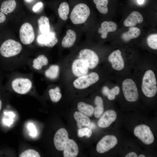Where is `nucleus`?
<instances>
[{
	"mask_svg": "<svg viewBox=\"0 0 157 157\" xmlns=\"http://www.w3.org/2000/svg\"><path fill=\"white\" fill-rule=\"evenodd\" d=\"M157 81L155 75L151 70L147 71L142 80V90L144 95L148 97H154L157 92Z\"/></svg>",
	"mask_w": 157,
	"mask_h": 157,
	"instance_id": "nucleus-1",
	"label": "nucleus"
},
{
	"mask_svg": "<svg viewBox=\"0 0 157 157\" xmlns=\"http://www.w3.org/2000/svg\"><path fill=\"white\" fill-rule=\"evenodd\" d=\"M90 13V8L86 4L80 3L72 9L70 14V19L74 24H82L86 22Z\"/></svg>",
	"mask_w": 157,
	"mask_h": 157,
	"instance_id": "nucleus-2",
	"label": "nucleus"
},
{
	"mask_svg": "<svg viewBox=\"0 0 157 157\" xmlns=\"http://www.w3.org/2000/svg\"><path fill=\"white\" fill-rule=\"evenodd\" d=\"M22 49V46L19 42L9 39L2 44L0 47V53L4 57L10 58L18 54Z\"/></svg>",
	"mask_w": 157,
	"mask_h": 157,
	"instance_id": "nucleus-3",
	"label": "nucleus"
},
{
	"mask_svg": "<svg viewBox=\"0 0 157 157\" xmlns=\"http://www.w3.org/2000/svg\"><path fill=\"white\" fill-rule=\"evenodd\" d=\"M11 86L13 90L20 94H25L31 89L33 83L31 80L27 77H17L12 81Z\"/></svg>",
	"mask_w": 157,
	"mask_h": 157,
	"instance_id": "nucleus-4",
	"label": "nucleus"
},
{
	"mask_svg": "<svg viewBox=\"0 0 157 157\" xmlns=\"http://www.w3.org/2000/svg\"><path fill=\"white\" fill-rule=\"evenodd\" d=\"M99 78L97 73L92 72L78 77L73 82L74 87L77 89L86 88L97 82Z\"/></svg>",
	"mask_w": 157,
	"mask_h": 157,
	"instance_id": "nucleus-5",
	"label": "nucleus"
},
{
	"mask_svg": "<svg viewBox=\"0 0 157 157\" xmlns=\"http://www.w3.org/2000/svg\"><path fill=\"white\" fill-rule=\"evenodd\" d=\"M122 88L124 96L127 101L134 102L138 100L139 94L137 87L131 79L124 80L122 83Z\"/></svg>",
	"mask_w": 157,
	"mask_h": 157,
	"instance_id": "nucleus-6",
	"label": "nucleus"
},
{
	"mask_svg": "<svg viewBox=\"0 0 157 157\" xmlns=\"http://www.w3.org/2000/svg\"><path fill=\"white\" fill-rule=\"evenodd\" d=\"M134 133L145 144H151L154 141L153 134L150 127L146 125L141 124L136 126L134 129Z\"/></svg>",
	"mask_w": 157,
	"mask_h": 157,
	"instance_id": "nucleus-7",
	"label": "nucleus"
},
{
	"mask_svg": "<svg viewBox=\"0 0 157 157\" xmlns=\"http://www.w3.org/2000/svg\"><path fill=\"white\" fill-rule=\"evenodd\" d=\"M77 57L84 60L88 64L89 69H94L98 64L99 59L97 53L92 50L88 48L81 50Z\"/></svg>",
	"mask_w": 157,
	"mask_h": 157,
	"instance_id": "nucleus-8",
	"label": "nucleus"
},
{
	"mask_svg": "<svg viewBox=\"0 0 157 157\" xmlns=\"http://www.w3.org/2000/svg\"><path fill=\"white\" fill-rule=\"evenodd\" d=\"M19 37L21 42L25 45L30 44L33 41L35 33L31 24L26 22L22 25L19 30Z\"/></svg>",
	"mask_w": 157,
	"mask_h": 157,
	"instance_id": "nucleus-9",
	"label": "nucleus"
},
{
	"mask_svg": "<svg viewBox=\"0 0 157 157\" xmlns=\"http://www.w3.org/2000/svg\"><path fill=\"white\" fill-rule=\"evenodd\" d=\"M71 69L73 74L78 77L88 74L89 69L84 60L77 56L72 62Z\"/></svg>",
	"mask_w": 157,
	"mask_h": 157,
	"instance_id": "nucleus-10",
	"label": "nucleus"
},
{
	"mask_svg": "<svg viewBox=\"0 0 157 157\" xmlns=\"http://www.w3.org/2000/svg\"><path fill=\"white\" fill-rule=\"evenodd\" d=\"M117 143V140L116 137L113 135H106L97 143L96 150L98 153H103L114 147Z\"/></svg>",
	"mask_w": 157,
	"mask_h": 157,
	"instance_id": "nucleus-11",
	"label": "nucleus"
},
{
	"mask_svg": "<svg viewBox=\"0 0 157 157\" xmlns=\"http://www.w3.org/2000/svg\"><path fill=\"white\" fill-rule=\"evenodd\" d=\"M68 139V133L66 129L62 128L58 130L53 138L54 144L56 149L63 151Z\"/></svg>",
	"mask_w": 157,
	"mask_h": 157,
	"instance_id": "nucleus-12",
	"label": "nucleus"
},
{
	"mask_svg": "<svg viewBox=\"0 0 157 157\" xmlns=\"http://www.w3.org/2000/svg\"><path fill=\"white\" fill-rule=\"evenodd\" d=\"M38 43L40 45L52 48L57 43L58 40L53 32H50L46 34H41L37 38Z\"/></svg>",
	"mask_w": 157,
	"mask_h": 157,
	"instance_id": "nucleus-13",
	"label": "nucleus"
},
{
	"mask_svg": "<svg viewBox=\"0 0 157 157\" xmlns=\"http://www.w3.org/2000/svg\"><path fill=\"white\" fill-rule=\"evenodd\" d=\"M108 60L111 64L113 68L115 70H121L124 67V62L119 50L112 53L108 57Z\"/></svg>",
	"mask_w": 157,
	"mask_h": 157,
	"instance_id": "nucleus-14",
	"label": "nucleus"
},
{
	"mask_svg": "<svg viewBox=\"0 0 157 157\" xmlns=\"http://www.w3.org/2000/svg\"><path fill=\"white\" fill-rule=\"evenodd\" d=\"M117 116V113L114 110H107L102 115L99 120L98 122V126L102 128L108 127L115 121Z\"/></svg>",
	"mask_w": 157,
	"mask_h": 157,
	"instance_id": "nucleus-15",
	"label": "nucleus"
},
{
	"mask_svg": "<svg viewBox=\"0 0 157 157\" xmlns=\"http://www.w3.org/2000/svg\"><path fill=\"white\" fill-rule=\"evenodd\" d=\"M64 157H75L78 152V146L73 140L68 139L63 149Z\"/></svg>",
	"mask_w": 157,
	"mask_h": 157,
	"instance_id": "nucleus-16",
	"label": "nucleus"
},
{
	"mask_svg": "<svg viewBox=\"0 0 157 157\" xmlns=\"http://www.w3.org/2000/svg\"><path fill=\"white\" fill-rule=\"evenodd\" d=\"M117 28L116 24L112 21H105L102 22L98 30V32L101 35V38L105 39L107 36L108 33L113 32Z\"/></svg>",
	"mask_w": 157,
	"mask_h": 157,
	"instance_id": "nucleus-17",
	"label": "nucleus"
},
{
	"mask_svg": "<svg viewBox=\"0 0 157 157\" xmlns=\"http://www.w3.org/2000/svg\"><path fill=\"white\" fill-rule=\"evenodd\" d=\"M143 18L140 13L137 11L131 12L124 22V25L126 27H133L137 24L141 23Z\"/></svg>",
	"mask_w": 157,
	"mask_h": 157,
	"instance_id": "nucleus-18",
	"label": "nucleus"
},
{
	"mask_svg": "<svg viewBox=\"0 0 157 157\" xmlns=\"http://www.w3.org/2000/svg\"><path fill=\"white\" fill-rule=\"evenodd\" d=\"M76 38V34L75 31L72 29H68L62 40L61 45L65 48H70L74 45Z\"/></svg>",
	"mask_w": 157,
	"mask_h": 157,
	"instance_id": "nucleus-19",
	"label": "nucleus"
},
{
	"mask_svg": "<svg viewBox=\"0 0 157 157\" xmlns=\"http://www.w3.org/2000/svg\"><path fill=\"white\" fill-rule=\"evenodd\" d=\"M141 31L138 28L131 27L129 30L123 33L122 36V39L125 42H128L132 39L138 37L140 35Z\"/></svg>",
	"mask_w": 157,
	"mask_h": 157,
	"instance_id": "nucleus-20",
	"label": "nucleus"
},
{
	"mask_svg": "<svg viewBox=\"0 0 157 157\" xmlns=\"http://www.w3.org/2000/svg\"><path fill=\"white\" fill-rule=\"evenodd\" d=\"M74 117L76 121L77 126L79 129L81 128L83 126H88L90 124L89 118L79 112H75Z\"/></svg>",
	"mask_w": 157,
	"mask_h": 157,
	"instance_id": "nucleus-21",
	"label": "nucleus"
},
{
	"mask_svg": "<svg viewBox=\"0 0 157 157\" xmlns=\"http://www.w3.org/2000/svg\"><path fill=\"white\" fill-rule=\"evenodd\" d=\"M48 63L49 60L47 57L44 55L41 54L33 60L32 66L36 70H40L44 66L47 65Z\"/></svg>",
	"mask_w": 157,
	"mask_h": 157,
	"instance_id": "nucleus-22",
	"label": "nucleus"
},
{
	"mask_svg": "<svg viewBox=\"0 0 157 157\" xmlns=\"http://www.w3.org/2000/svg\"><path fill=\"white\" fill-rule=\"evenodd\" d=\"M38 24L39 28L42 34H46L50 32L49 21L47 17L41 16L38 20Z\"/></svg>",
	"mask_w": 157,
	"mask_h": 157,
	"instance_id": "nucleus-23",
	"label": "nucleus"
},
{
	"mask_svg": "<svg viewBox=\"0 0 157 157\" xmlns=\"http://www.w3.org/2000/svg\"><path fill=\"white\" fill-rule=\"evenodd\" d=\"M60 69V67L58 65H52L45 71V76L47 78L50 79H55L58 76Z\"/></svg>",
	"mask_w": 157,
	"mask_h": 157,
	"instance_id": "nucleus-24",
	"label": "nucleus"
},
{
	"mask_svg": "<svg viewBox=\"0 0 157 157\" xmlns=\"http://www.w3.org/2000/svg\"><path fill=\"white\" fill-rule=\"evenodd\" d=\"M16 6V3L15 0H8L4 1L2 3L1 11L6 15L13 12Z\"/></svg>",
	"mask_w": 157,
	"mask_h": 157,
	"instance_id": "nucleus-25",
	"label": "nucleus"
},
{
	"mask_svg": "<svg viewBox=\"0 0 157 157\" xmlns=\"http://www.w3.org/2000/svg\"><path fill=\"white\" fill-rule=\"evenodd\" d=\"M77 108L79 112L87 116L90 117L93 113V107L90 104L83 102L78 103Z\"/></svg>",
	"mask_w": 157,
	"mask_h": 157,
	"instance_id": "nucleus-26",
	"label": "nucleus"
},
{
	"mask_svg": "<svg viewBox=\"0 0 157 157\" xmlns=\"http://www.w3.org/2000/svg\"><path fill=\"white\" fill-rule=\"evenodd\" d=\"M103 94L107 97L108 99L110 100L115 99V95H118L119 92V88L118 86H115L111 89H110L106 86L103 87L102 89Z\"/></svg>",
	"mask_w": 157,
	"mask_h": 157,
	"instance_id": "nucleus-27",
	"label": "nucleus"
},
{
	"mask_svg": "<svg viewBox=\"0 0 157 157\" xmlns=\"http://www.w3.org/2000/svg\"><path fill=\"white\" fill-rule=\"evenodd\" d=\"M94 103L96 106L94 109L93 113L96 118H99L104 110L103 99L100 97L97 96L94 99Z\"/></svg>",
	"mask_w": 157,
	"mask_h": 157,
	"instance_id": "nucleus-28",
	"label": "nucleus"
},
{
	"mask_svg": "<svg viewBox=\"0 0 157 157\" xmlns=\"http://www.w3.org/2000/svg\"><path fill=\"white\" fill-rule=\"evenodd\" d=\"M69 8V5L66 2L62 3L58 9V13L60 17L63 20L65 21L68 19Z\"/></svg>",
	"mask_w": 157,
	"mask_h": 157,
	"instance_id": "nucleus-29",
	"label": "nucleus"
},
{
	"mask_svg": "<svg viewBox=\"0 0 157 157\" xmlns=\"http://www.w3.org/2000/svg\"><path fill=\"white\" fill-rule=\"evenodd\" d=\"M93 1L95 4L97 9L100 13L104 14L107 13L108 0H93Z\"/></svg>",
	"mask_w": 157,
	"mask_h": 157,
	"instance_id": "nucleus-30",
	"label": "nucleus"
},
{
	"mask_svg": "<svg viewBox=\"0 0 157 157\" xmlns=\"http://www.w3.org/2000/svg\"><path fill=\"white\" fill-rule=\"evenodd\" d=\"M49 94L51 100L54 102L58 101L62 97L60 89L58 86L50 89L49 91Z\"/></svg>",
	"mask_w": 157,
	"mask_h": 157,
	"instance_id": "nucleus-31",
	"label": "nucleus"
},
{
	"mask_svg": "<svg viewBox=\"0 0 157 157\" xmlns=\"http://www.w3.org/2000/svg\"><path fill=\"white\" fill-rule=\"evenodd\" d=\"M148 46L151 49H157V34H153L149 35L147 39Z\"/></svg>",
	"mask_w": 157,
	"mask_h": 157,
	"instance_id": "nucleus-32",
	"label": "nucleus"
},
{
	"mask_svg": "<svg viewBox=\"0 0 157 157\" xmlns=\"http://www.w3.org/2000/svg\"><path fill=\"white\" fill-rule=\"evenodd\" d=\"M20 157H40L39 154L36 151L32 149H29L26 150L19 155Z\"/></svg>",
	"mask_w": 157,
	"mask_h": 157,
	"instance_id": "nucleus-33",
	"label": "nucleus"
},
{
	"mask_svg": "<svg viewBox=\"0 0 157 157\" xmlns=\"http://www.w3.org/2000/svg\"><path fill=\"white\" fill-rule=\"evenodd\" d=\"M92 134V131L91 129H88V128H81L78 131V136L80 137H82L85 135L90 137Z\"/></svg>",
	"mask_w": 157,
	"mask_h": 157,
	"instance_id": "nucleus-34",
	"label": "nucleus"
},
{
	"mask_svg": "<svg viewBox=\"0 0 157 157\" xmlns=\"http://www.w3.org/2000/svg\"><path fill=\"white\" fill-rule=\"evenodd\" d=\"M28 128L30 131L31 135L33 136H35L37 132L35 127L33 124L32 123H30L28 124Z\"/></svg>",
	"mask_w": 157,
	"mask_h": 157,
	"instance_id": "nucleus-35",
	"label": "nucleus"
},
{
	"mask_svg": "<svg viewBox=\"0 0 157 157\" xmlns=\"http://www.w3.org/2000/svg\"><path fill=\"white\" fill-rule=\"evenodd\" d=\"M42 3L41 2H39L36 4L33 7V11L36 12L40 9L42 6Z\"/></svg>",
	"mask_w": 157,
	"mask_h": 157,
	"instance_id": "nucleus-36",
	"label": "nucleus"
},
{
	"mask_svg": "<svg viewBox=\"0 0 157 157\" xmlns=\"http://www.w3.org/2000/svg\"><path fill=\"white\" fill-rule=\"evenodd\" d=\"M6 19V17L3 13L0 12V23L4 22Z\"/></svg>",
	"mask_w": 157,
	"mask_h": 157,
	"instance_id": "nucleus-37",
	"label": "nucleus"
},
{
	"mask_svg": "<svg viewBox=\"0 0 157 157\" xmlns=\"http://www.w3.org/2000/svg\"><path fill=\"white\" fill-rule=\"evenodd\" d=\"M125 157H137V154L134 152H131L127 154Z\"/></svg>",
	"mask_w": 157,
	"mask_h": 157,
	"instance_id": "nucleus-38",
	"label": "nucleus"
},
{
	"mask_svg": "<svg viewBox=\"0 0 157 157\" xmlns=\"http://www.w3.org/2000/svg\"><path fill=\"white\" fill-rule=\"evenodd\" d=\"M2 103L1 100L0 99V111L1 110L2 107Z\"/></svg>",
	"mask_w": 157,
	"mask_h": 157,
	"instance_id": "nucleus-39",
	"label": "nucleus"
},
{
	"mask_svg": "<svg viewBox=\"0 0 157 157\" xmlns=\"http://www.w3.org/2000/svg\"><path fill=\"white\" fill-rule=\"evenodd\" d=\"M138 157H145V156L143 154H141L139 155Z\"/></svg>",
	"mask_w": 157,
	"mask_h": 157,
	"instance_id": "nucleus-40",
	"label": "nucleus"
},
{
	"mask_svg": "<svg viewBox=\"0 0 157 157\" xmlns=\"http://www.w3.org/2000/svg\"><path fill=\"white\" fill-rule=\"evenodd\" d=\"M28 2H30L32 1V0H26Z\"/></svg>",
	"mask_w": 157,
	"mask_h": 157,
	"instance_id": "nucleus-41",
	"label": "nucleus"
}]
</instances>
